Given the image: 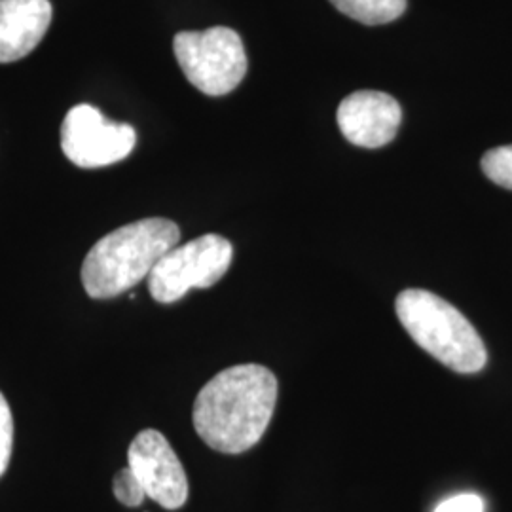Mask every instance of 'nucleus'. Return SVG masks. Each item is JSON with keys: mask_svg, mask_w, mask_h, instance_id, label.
I'll use <instances>...</instances> for the list:
<instances>
[{"mask_svg": "<svg viewBox=\"0 0 512 512\" xmlns=\"http://www.w3.org/2000/svg\"><path fill=\"white\" fill-rule=\"evenodd\" d=\"M277 403V378L262 365H236L203 385L194 429L220 454H243L264 437Z\"/></svg>", "mask_w": 512, "mask_h": 512, "instance_id": "1", "label": "nucleus"}, {"mask_svg": "<svg viewBox=\"0 0 512 512\" xmlns=\"http://www.w3.org/2000/svg\"><path fill=\"white\" fill-rule=\"evenodd\" d=\"M181 230L173 220L143 219L99 239L82 264V285L95 300L116 298L145 277L177 247Z\"/></svg>", "mask_w": 512, "mask_h": 512, "instance_id": "2", "label": "nucleus"}, {"mask_svg": "<svg viewBox=\"0 0 512 512\" xmlns=\"http://www.w3.org/2000/svg\"><path fill=\"white\" fill-rule=\"evenodd\" d=\"M395 311L410 338L459 374L480 372L488 351L471 321L461 311L423 289H406L395 300Z\"/></svg>", "mask_w": 512, "mask_h": 512, "instance_id": "3", "label": "nucleus"}, {"mask_svg": "<svg viewBox=\"0 0 512 512\" xmlns=\"http://www.w3.org/2000/svg\"><path fill=\"white\" fill-rule=\"evenodd\" d=\"M173 52L188 82L211 97L234 92L247 74L243 40L230 27L177 33Z\"/></svg>", "mask_w": 512, "mask_h": 512, "instance_id": "4", "label": "nucleus"}, {"mask_svg": "<svg viewBox=\"0 0 512 512\" xmlns=\"http://www.w3.org/2000/svg\"><path fill=\"white\" fill-rule=\"evenodd\" d=\"M232 243L217 234H205L173 247L148 275V291L160 304L181 300L190 289H209L230 270Z\"/></svg>", "mask_w": 512, "mask_h": 512, "instance_id": "5", "label": "nucleus"}, {"mask_svg": "<svg viewBox=\"0 0 512 512\" xmlns=\"http://www.w3.org/2000/svg\"><path fill=\"white\" fill-rule=\"evenodd\" d=\"M137 145L129 124L110 122L92 105H76L61 124L63 154L82 169H97L126 160Z\"/></svg>", "mask_w": 512, "mask_h": 512, "instance_id": "6", "label": "nucleus"}, {"mask_svg": "<svg viewBox=\"0 0 512 512\" xmlns=\"http://www.w3.org/2000/svg\"><path fill=\"white\" fill-rule=\"evenodd\" d=\"M128 467L139 478L145 494L169 511L188 499V478L169 440L156 429L141 431L129 446Z\"/></svg>", "mask_w": 512, "mask_h": 512, "instance_id": "7", "label": "nucleus"}, {"mask_svg": "<svg viewBox=\"0 0 512 512\" xmlns=\"http://www.w3.org/2000/svg\"><path fill=\"white\" fill-rule=\"evenodd\" d=\"M336 120L351 145L382 148L397 137L403 110L389 93L361 90L340 103Z\"/></svg>", "mask_w": 512, "mask_h": 512, "instance_id": "8", "label": "nucleus"}, {"mask_svg": "<svg viewBox=\"0 0 512 512\" xmlns=\"http://www.w3.org/2000/svg\"><path fill=\"white\" fill-rule=\"evenodd\" d=\"M50 0H0V63L31 54L52 23Z\"/></svg>", "mask_w": 512, "mask_h": 512, "instance_id": "9", "label": "nucleus"}, {"mask_svg": "<svg viewBox=\"0 0 512 512\" xmlns=\"http://www.w3.org/2000/svg\"><path fill=\"white\" fill-rule=\"evenodd\" d=\"M344 16L365 25H385L401 18L406 0H330Z\"/></svg>", "mask_w": 512, "mask_h": 512, "instance_id": "10", "label": "nucleus"}, {"mask_svg": "<svg viewBox=\"0 0 512 512\" xmlns=\"http://www.w3.org/2000/svg\"><path fill=\"white\" fill-rule=\"evenodd\" d=\"M482 171L492 183L512 190V145L488 150L482 158Z\"/></svg>", "mask_w": 512, "mask_h": 512, "instance_id": "11", "label": "nucleus"}, {"mask_svg": "<svg viewBox=\"0 0 512 512\" xmlns=\"http://www.w3.org/2000/svg\"><path fill=\"white\" fill-rule=\"evenodd\" d=\"M112 490H114V497L126 507H139L147 499L145 488L141 486L139 478L129 467L116 473Z\"/></svg>", "mask_w": 512, "mask_h": 512, "instance_id": "12", "label": "nucleus"}, {"mask_svg": "<svg viewBox=\"0 0 512 512\" xmlns=\"http://www.w3.org/2000/svg\"><path fill=\"white\" fill-rule=\"evenodd\" d=\"M14 448V418L10 412V404L0 393V476L6 473Z\"/></svg>", "mask_w": 512, "mask_h": 512, "instance_id": "13", "label": "nucleus"}, {"mask_svg": "<svg viewBox=\"0 0 512 512\" xmlns=\"http://www.w3.org/2000/svg\"><path fill=\"white\" fill-rule=\"evenodd\" d=\"M484 501L476 494L454 495L446 501H442L435 512H484Z\"/></svg>", "mask_w": 512, "mask_h": 512, "instance_id": "14", "label": "nucleus"}]
</instances>
